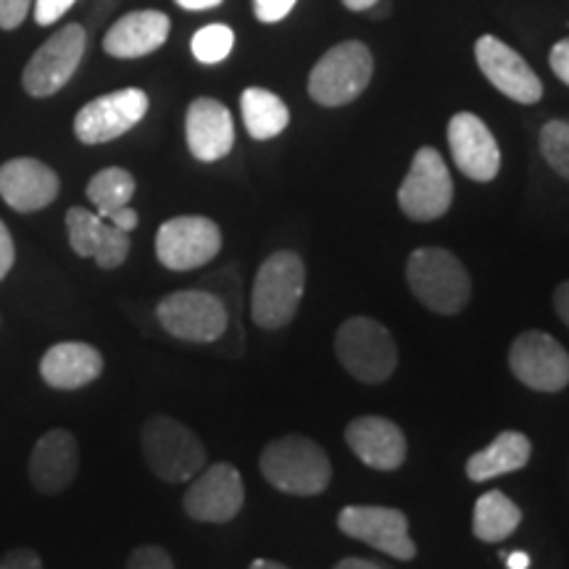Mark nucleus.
<instances>
[{
    "mask_svg": "<svg viewBox=\"0 0 569 569\" xmlns=\"http://www.w3.org/2000/svg\"><path fill=\"white\" fill-rule=\"evenodd\" d=\"M296 3L298 0H253V13L264 24H277L296 9Z\"/></svg>",
    "mask_w": 569,
    "mask_h": 569,
    "instance_id": "obj_31",
    "label": "nucleus"
},
{
    "mask_svg": "<svg viewBox=\"0 0 569 569\" xmlns=\"http://www.w3.org/2000/svg\"><path fill=\"white\" fill-rule=\"evenodd\" d=\"M407 282L419 303L443 317L459 315L472 298V280L465 264L438 246L417 248L409 256Z\"/></svg>",
    "mask_w": 569,
    "mask_h": 569,
    "instance_id": "obj_2",
    "label": "nucleus"
},
{
    "mask_svg": "<svg viewBox=\"0 0 569 569\" xmlns=\"http://www.w3.org/2000/svg\"><path fill=\"white\" fill-rule=\"evenodd\" d=\"M13 261H17V248H13V238L6 227L3 219H0V280H6L13 269Z\"/></svg>",
    "mask_w": 569,
    "mask_h": 569,
    "instance_id": "obj_35",
    "label": "nucleus"
},
{
    "mask_svg": "<svg viewBox=\"0 0 569 569\" xmlns=\"http://www.w3.org/2000/svg\"><path fill=\"white\" fill-rule=\"evenodd\" d=\"M511 375L538 393H559L569 386V353L557 338L540 330L522 332L509 348Z\"/></svg>",
    "mask_w": 569,
    "mask_h": 569,
    "instance_id": "obj_12",
    "label": "nucleus"
},
{
    "mask_svg": "<svg viewBox=\"0 0 569 569\" xmlns=\"http://www.w3.org/2000/svg\"><path fill=\"white\" fill-rule=\"evenodd\" d=\"M127 569H174V559L161 546H138L127 559Z\"/></svg>",
    "mask_w": 569,
    "mask_h": 569,
    "instance_id": "obj_30",
    "label": "nucleus"
},
{
    "mask_svg": "<svg viewBox=\"0 0 569 569\" xmlns=\"http://www.w3.org/2000/svg\"><path fill=\"white\" fill-rule=\"evenodd\" d=\"M453 203V180L436 148L425 146L415 153L407 177L398 188V206L415 222H436Z\"/></svg>",
    "mask_w": 569,
    "mask_h": 569,
    "instance_id": "obj_8",
    "label": "nucleus"
},
{
    "mask_svg": "<svg viewBox=\"0 0 569 569\" xmlns=\"http://www.w3.org/2000/svg\"><path fill=\"white\" fill-rule=\"evenodd\" d=\"M34 0H0V30H17L27 19Z\"/></svg>",
    "mask_w": 569,
    "mask_h": 569,
    "instance_id": "obj_32",
    "label": "nucleus"
},
{
    "mask_svg": "<svg viewBox=\"0 0 569 569\" xmlns=\"http://www.w3.org/2000/svg\"><path fill=\"white\" fill-rule=\"evenodd\" d=\"M530 453V438L525 436V432L507 430L501 432L493 443L467 459V478L472 482H488L493 478H501V475L517 472V469L528 465Z\"/></svg>",
    "mask_w": 569,
    "mask_h": 569,
    "instance_id": "obj_24",
    "label": "nucleus"
},
{
    "mask_svg": "<svg viewBox=\"0 0 569 569\" xmlns=\"http://www.w3.org/2000/svg\"><path fill=\"white\" fill-rule=\"evenodd\" d=\"M375 61L365 42L346 40L330 48L322 59L315 63L309 74L311 101L327 109H338L356 101L372 80Z\"/></svg>",
    "mask_w": 569,
    "mask_h": 569,
    "instance_id": "obj_6",
    "label": "nucleus"
},
{
    "mask_svg": "<svg viewBox=\"0 0 569 569\" xmlns=\"http://www.w3.org/2000/svg\"><path fill=\"white\" fill-rule=\"evenodd\" d=\"M172 21L161 11H132L106 32L103 51L113 59H142L167 42Z\"/></svg>",
    "mask_w": 569,
    "mask_h": 569,
    "instance_id": "obj_23",
    "label": "nucleus"
},
{
    "mask_svg": "<svg viewBox=\"0 0 569 569\" xmlns=\"http://www.w3.org/2000/svg\"><path fill=\"white\" fill-rule=\"evenodd\" d=\"M549 61H551L553 74H557L565 84H569V38L567 40H559L557 46L551 48Z\"/></svg>",
    "mask_w": 569,
    "mask_h": 569,
    "instance_id": "obj_36",
    "label": "nucleus"
},
{
    "mask_svg": "<svg viewBox=\"0 0 569 569\" xmlns=\"http://www.w3.org/2000/svg\"><path fill=\"white\" fill-rule=\"evenodd\" d=\"M59 190V174L38 159H11L0 167V198L19 213L46 209Z\"/></svg>",
    "mask_w": 569,
    "mask_h": 569,
    "instance_id": "obj_20",
    "label": "nucleus"
},
{
    "mask_svg": "<svg viewBox=\"0 0 569 569\" xmlns=\"http://www.w3.org/2000/svg\"><path fill=\"white\" fill-rule=\"evenodd\" d=\"M74 3L77 0H34L32 3L34 21H38L40 27L53 24V21H59Z\"/></svg>",
    "mask_w": 569,
    "mask_h": 569,
    "instance_id": "obj_33",
    "label": "nucleus"
},
{
    "mask_svg": "<svg viewBox=\"0 0 569 569\" xmlns=\"http://www.w3.org/2000/svg\"><path fill=\"white\" fill-rule=\"evenodd\" d=\"M475 59H478V67L488 77V82L511 101L532 106L543 98V84H540L530 63L493 34H482L478 40Z\"/></svg>",
    "mask_w": 569,
    "mask_h": 569,
    "instance_id": "obj_15",
    "label": "nucleus"
},
{
    "mask_svg": "<svg viewBox=\"0 0 569 569\" xmlns=\"http://www.w3.org/2000/svg\"><path fill=\"white\" fill-rule=\"evenodd\" d=\"M503 561H507L509 569H530V557L525 551L503 553Z\"/></svg>",
    "mask_w": 569,
    "mask_h": 569,
    "instance_id": "obj_41",
    "label": "nucleus"
},
{
    "mask_svg": "<svg viewBox=\"0 0 569 569\" xmlns=\"http://www.w3.org/2000/svg\"><path fill=\"white\" fill-rule=\"evenodd\" d=\"M259 469L269 486L288 496H319L332 480L330 457L306 436H282L267 443Z\"/></svg>",
    "mask_w": 569,
    "mask_h": 569,
    "instance_id": "obj_1",
    "label": "nucleus"
},
{
    "mask_svg": "<svg viewBox=\"0 0 569 569\" xmlns=\"http://www.w3.org/2000/svg\"><path fill=\"white\" fill-rule=\"evenodd\" d=\"M132 196H134V177L122 167L101 169V172L88 182L90 203L96 206V213H101L103 219H109L113 211L130 206Z\"/></svg>",
    "mask_w": 569,
    "mask_h": 569,
    "instance_id": "obj_27",
    "label": "nucleus"
},
{
    "mask_svg": "<svg viewBox=\"0 0 569 569\" xmlns=\"http://www.w3.org/2000/svg\"><path fill=\"white\" fill-rule=\"evenodd\" d=\"M84 48H88V34L80 24H67L63 30L51 34L21 74L24 90L32 98L56 96L74 77L77 67L82 63Z\"/></svg>",
    "mask_w": 569,
    "mask_h": 569,
    "instance_id": "obj_11",
    "label": "nucleus"
},
{
    "mask_svg": "<svg viewBox=\"0 0 569 569\" xmlns=\"http://www.w3.org/2000/svg\"><path fill=\"white\" fill-rule=\"evenodd\" d=\"M234 48V32L227 24H209L190 40V51L201 63H222Z\"/></svg>",
    "mask_w": 569,
    "mask_h": 569,
    "instance_id": "obj_28",
    "label": "nucleus"
},
{
    "mask_svg": "<svg viewBox=\"0 0 569 569\" xmlns=\"http://www.w3.org/2000/svg\"><path fill=\"white\" fill-rule=\"evenodd\" d=\"M140 446L146 465L163 482H188L206 467V446L180 419L156 415L142 425Z\"/></svg>",
    "mask_w": 569,
    "mask_h": 569,
    "instance_id": "obj_4",
    "label": "nucleus"
},
{
    "mask_svg": "<svg viewBox=\"0 0 569 569\" xmlns=\"http://www.w3.org/2000/svg\"><path fill=\"white\" fill-rule=\"evenodd\" d=\"M540 153L559 177L569 182V122L553 119L540 130Z\"/></svg>",
    "mask_w": 569,
    "mask_h": 569,
    "instance_id": "obj_29",
    "label": "nucleus"
},
{
    "mask_svg": "<svg viewBox=\"0 0 569 569\" xmlns=\"http://www.w3.org/2000/svg\"><path fill=\"white\" fill-rule=\"evenodd\" d=\"M184 138H188L190 153L198 161L213 163L224 159L234 146L230 109L217 98H196L188 106V117H184Z\"/></svg>",
    "mask_w": 569,
    "mask_h": 569,
    "instance_id": "obj_21",
    "label": "nucleus"
},
{
    "mask_svg": "<svg viewBox=\"0 0 569 569\" xmlns=\"http://www.w3.org/2000/svg\"><path fill=\"white\" fill-rule=\"evenodd\" d=\"M106 222H111L113 227H119V230H124V232H132L134 227H138V211L130 209V206H124V209L113 211Z\"/></svg>",
    "mask_w": 569,
    "mask_h": 569,
    "instance_id": "obj_37",
    "label": "nucleus"
},
{
    "mask_svg": "<svg viewBox=\"0 0 569 569\" xmlns=\"http://www.w3.org/2000/svg\"><path fill=\"white\" fill-rule=\"evenodd\" d=\"M246 130L253 140H272L290 124V111L280 96L264 88H248L240 98Z\"/></svg>",
    "mask_w": 569,
    "mask_h": 569,
    "instance_id": "obj_26",
    "label": "nucleus"
},
{
    "mask_svg": "<svg viewBox=\"0 0 569 569\" xmlns=\"http://www.w3.org/2000/svg\"><path fill=\"white\" fill-rule=\"evenodd\" d=\"M332 569H382L380 565H375V561L369 559H359V557H348L343 561H338Z\"/></svg>",
    "mask_w": 569,
    "mask_h": 569,
    "instance_id": "obj_40",
    "label": "nucleus"
},
{
    "mask_svg": "<svg viewBox=\"0 0 569 569\" xmlns=\"http://www.w3.org/2000/svg\"><path fill=\"white\" fill-rule=\"evenodd\" d=\"M177 6H182L188 11H209L222 6V0H177Z\"/></svg>",
    "mask_w": 569,
    "mask_h": 569,
    "instance_id": "obj_39",
    "label": "nucleus"
},
{
    "mask_svg": "<svg viewBox=\"0 0 569 569\" xmlns=\"http://www.w3.org/2000/svg\"><path fill=\"white\" fill-rule=\"evenodd\" d=\"M71 251L82 259H96L101 269H119L130 256V232L106 222L101 213L71 206L67 211Z\"/></svg>",
    "mask_w": 569,
    "mask_h": 569,
    "instance_id": "obj_17",
    "label": "nucleus"
},
{
    "mask_svg": "<svg viewBox=\"0 0 569 569\" xmlns=\"http://www.w3.org/2000/svg\"><path fill=\"white\" fill-rule=\"evenodd\" d=\"M306 267L296 251L269 256L253 277L251 319L261 330H282L293 322L303 301Z\"/></svg>",
    "mask_w": 569,
    "mask_h": 569,
    "instance_id": "obj_3",
    "label": "nucleus"
},
{
    "mask_svg": "<svg viewBox=\"0 0 569 569\" xmlns=\"http://www.w3.org/2000/svg\"><path fill=\"white\" fill-rule=\"evenodd\" d=\"M248 569H290V567H284L280 561H272V559H256L251 561V567Z\"/></svg>",
    "mask_w": 569,
    "mask_h": 569,
    "instance_id": "obj_43",
    "label": "nucleus"
},
{
    "mask_svg": "<svg viewBox=\"0 0 569 569\" xmlns=\"http://www.w3.org/2000/svg\"><path fill=\"white\" fill-rule=\"evenodd\" d=\"M246 503V486L238 467L219 461V465L203 467L196 475L190 488L184 490L182 507L184 515L196 522L227 525L240 515Z\"/></svg>",
    "mask_w": 569,
    "mask_h": 569,
    "instance_id": "obj_10",
    "label": "nucleus"
},
{
    "mask_svg": "<svg viewBox=\"0 0 569 569\" xmlns=\"http://www.w3.org/2000/svg\"><path fill=\"white\" fill-rule=\"evenodd\" d=\"M448 148L459 172L475 182L496 180L501 169V151L493 132L475 113L461 111L448 122Z\"/></svg>",
    "mask_w": 569,
    "mask_h": 569,
    "instance_id": "obj_16",
    "label": "nucleus"
},
{
    "mask_svg": "<svg viewBox=\"0 0 569 569\" xmlns=\"http://www.w3.org/2000/svg\"><path fill=\"white\" fill-rule=\"evenodd\" d=\"M519 522H522V509L501 490H488L475 503L472 532L482 543H501L519 528Z\"/></svg>",
    "mask_w": 569,
    "mask_h": 569,
    "instance_id": "obj_25",
    "label": "nucleus"
},
{
    "mask_svg": "<svg viewBox=\"0 0 569 569\" xmlns=\"http://www.w3.org/2000/svg\"><path fill=\"white\" fill-rule=\"evenodd\" d=\"M336 356L365 386H380L398 367V346L390 330L372 317H351L336 332Z\"/></svg>",
    "mask_w": 569,
    "mask_h": 569,
    "instance_id": "obj_5",
    "label": "nucleus"
},
{
    "mask_svg": "<svg viewBox=\"0 0 569 569\" xmlns=\"http://www.w3.org/2000/svg\"><path fill=\"white\" fill-rule=\"evenodd\" d=\"M148 96L140 88L113 90L82 106L74 117V134L84 146H101L130 132L148 113Z\"/></svg>",
    "mask_w": 569,
    "mask_h": 569,
    "instance_id": "obj_13",
    "label": "nucleus"
},
{
    "mask_svg": "<svg viewBox=\"0 0 569 569\" xmlns=\"http://www.w3.org/2000/svg\"><path fill=\"white\" fill-rule=\"evenodd\" d=\"M377 3H380V0H343V6L348 11H369V9H375Z\"/></svg>",
    "mask_w": 569,
    "mask_h": 569,
    "instance_id": "obj_42",
    "label": "nucleus"
},
{
    "mask_svg": "<svg viewBox=\"0 0 569 569\" xmlns=\"http://www.w3.org/2000/svg\"><path fill=\"white\" fill-rule=\"evenodd\" d=\"M346 443L361 465L377 472H396L407 461V436L396 422L386 417H356L346 427Z\"/></svg>",
    "mask_w": 569,
    "mask_h": 569,
    "instance_id": "obj_18",
    "label": "nucleus"
},
{
    "mask_svg": "<svg viewBox=\"0 0 569 569\" xmlns=\"http://www.w3.org/2000/svg\"><path fill=\"white\" fill-rule=\"evenodd\" d=\"M103 353L82 340H63L42 353L40 377L56 390H80L103 375Z\"/></svg>",
    "mask_w": 569,
    "mask_h": 569,
    "instance_id": "obj_22",
    "label": "nucleus"
},
{
    "mask_svg": "<svg viewBox=\"0 0 569 569\" xmlns=\"http://www.w3.org/2000/svg\"><path fill=\"white\" fill-rule=\"evenodd\" d=\"M338 528L348 538L372 546L398 561L417 557V546L409 536V517L393 507H346L338 515Z\"/></svg>",
    "mask_w": 569,
    "mask_h": 569,
    "instance_id": "obj_14",
    "label": "nucleus"
},
{
    "mask_svg": "<svg viewBox=\"0 0 569 569\" xmlns=\"http://www.w3.org/2000/svg\"><path fill=\"white\" fill-rule=\"evenodd\" d=\"M156 319L169 336L188 343H217L230 330V309L211 290H177L156 306Z\"/></svg>",
    "mask_w": 569,
    "mask_h": 569,
    "instance_id": "obj_7",
    "label": "nucleus"
},
{
    "mask_svg": "<svg viewBox=\"0 0 569 569\" xmlns=\"http://www.w3.org/2000/svg\"><path fill=\"white\" fill-rule=\"evenodd\" d=\"M553 309H557L561 322L569 327V280L561 282L557 293H553Z\"/></svg>",
    "mask_w": 569,
    "mask_h": 569,
    "instance_id": "obj_38",
    "label": "nucleus"
},
{
    "mask_svg": "<svg viewBox=\"0 0 569 569\" xmlns=\"http://www.w3.org/2000/svg\"><path fill=\"white\" fill-rule=\"evenodd\" d=\"M222 251V230L209 217H174L156 232V256L172 272H193Z\"/></svg>",
    "mask_w": 569,
    "mask_h": 569,
    "instance_id": "obj_9",
    "label": "nucleus"
},
{
    "mask_svg": "<svg viewBox=\"0 0 569 569\" xmlns=\"http://www.w3.org/2000/svg\"><path fill=\"white\" fill-rule=\"evenodd\" d=\"M0 569H46L32 549H11L0 557Z\"/></svg>",
    "mask_w": 569,
    "mask_h": 569,
    "instance_id": "obj_34",
    "label": "nucleus"
},
{
    "mask_svg": "<svg viewBox=\"0 0 569 569\" xmlns=\"http://www.w3.org/2000/svg\"><path fill=\"white\" fill-rule=\"evenodd\" d=\"M80 472V446L63 427L48 430L38 438L30 457V480L38 493L59 496Z\"/></svg>",
    "mask_w": 569,
    "mask_h": 569,
    "instance_id": "obj_19",
    "label": "nucleus"
}]
</instances>
